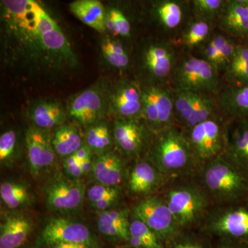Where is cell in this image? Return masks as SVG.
Masks as SVG:
<instances>
[{
	"label": "cell",
	"mask_w": 248,
	"mask_h": 248,
	"mask_svg": "<svg viewBox=\"0 0 248 248\" xmlns=\"http://www.w3.org/2000/svg\"><path fill=\"white\" fill-rule=\"evenodd\" d=\"M201 169L202 188L217 203H231L248 193V176L221 156Z\"/></svg>",
	"instance_id": "cell-4"
},
{
	"label": "cell",
	"mask_w": 248,
	"mask_h": 248,
	"mask_svg": "<svg viewBox=\"0 0 248 248\" xmlns=\"http://www.w3.org/2000/svg\"><path fill=\"white\" fill-rule=\"evenodd\" d=\"M130 220L126 208H112L99 212L97 218L98 231L108 239L128 242Z\"/></svg>",
	"instance_id": "cell-24"
},
{
	"label": "cell",
	"mask_w": 248,
	"mask_h": 248,
	"mask_svg": "<svg viewBox=\"0 0 248 248\" xmlns=\"http://www.w3.org/2000/svg\"><path fill=\"white\" fill-rule=\"evenodd\" d=\"M181 53L172 43L159 39H147L139 46L137 81L141 86H169Z\"/></svg>",
	"instance_id": "cell-3"
},
{
	"label": "cell",
	"mask_w": 248,
	"mask_h": 248,
	"mask_svg": "<svg viewBox=\"0 0 248 248\" xmlns=\"http://www.w3.org/2000/svg\"><path fill=\"white\" fill-rule=\"evenodd\" d=\"M133 215L154 232L165 244L182 233L164 199L158 197L143 199L134 205Z\"/></svg>",
	"instance_id": "cell-10"
},
{
	"label": "cell",
	"mask_w": 248,
	"mask_h": 248,
	"mask_svg": "<svg viewBox=\"0 0 248 248\" xmlns=\"http://www.w3.org/2000/svg\"><path fill=\"white\" fill-rule=\"evenodd\" d=\"M211 248H248V244L231 239H221L215 247Z\"/></svg>",
	"instance_id": "cell-42"
},
{
	"label": "cell",
	"mask_w": 248,
	"mask_h": 248,
	"mask_svg": "<svg viewBox=\"0 0 248 248\" xmlns=\"http://www.w3.org/2000/svg\"><path fill=\"white\" fill-rule=\"evenodd\" d=\"M164 177L150 160L138 161L129 176V190L135 195H150L159 187Z\"/></svg>",
	"instance_id": "cell-22"
},
{
	"label": "cell",
	"mask_w": 248,
	"mask_h": 248,
	"mask_svg": "<svg viewBox=\"0 0 248 248\" xmlns=\"http://www.w3.org/2000/svg\"><path fill=\"white\" fill-rule=\"evenodd\" d=\"M165 248H211L208 240L198 234L180 233L166 244Z\"/></svg>",
	"instance_id": "cell-37"
},
{
	"label": "cell",
	"mask_w": 248,
	"mask_h": 248,
	"mask_svg": "<svg viewBox=\"0 0 248 248\" xmlns=\"http://www.w3.org/2000/svg\"><path fill=\"white\" fill-rule=\"evenodd\" d=\"M66 113L62 104L55 101H42L31 112V120L41 130H50L63 125Z\"/></svg>",
	"instance_id": "cell-28"
},
{
	"label": "cell",
	"mask_w": 248,
	"mask_h": 248,
	"mask_svg": "<svg viewBox=\"0 0 248 248\" xmlns=\"http://www.w3.org/2000/svg\"><path fill=\"white\" fill-rule=\"evenodd\" d=\"M217 99L222 113L228 118L248 120V85L226 86Z\"/></svg>",
	"instance_id": "cell-25"
},
{
	"label": "cell",
	"mask_w": 248,
	"mask_h": 248,
	"mask_svg": "<svg viewBox=\"0 0 248 248\" xmlns=\"http://www.w3.org/2000/svg\"><path fill=\"white\" fill-rule=\"evenodd\" d=\"M93 163V161L92 160V156H90V157L87 158V159H86L84 160V161H81V169H82L84 176L87 175L89 173L92 171Z\"/></svg>",
	"instance_id": "cell-45"
},
{
	"label": "cell",
	"mask_w": 248,
	"mask_h": 248,
	"mask_svg": "<svg viewBox=\"0 0 248 248\" xmlns=\"http://www.w3.org/2000/svg\"><path fill=\"white\" fill-rule=\"evenodd\" d=\"M92 173L97 184L119 187L123 179V161L115 153L107 152L93 160Z\"/></svg>",
	"instance_id": "cell-26"
},
{
	"label": "cell",
	"mask_w": 248,
	"mask_h": 248,
	"mask_svg": "<svg viewBox=\"0 0 248 248\" xmlns=\"http://www.w3.org/2000/svg\"><path fill=\"white\" fill-rule=\"evenodd\" d=\"M107 102L102 93L92 88L79 93L70 103L68 113L83 125L97 124L107 110Z\"/></svg>",
	"instance_id": "cell-19"
},
{
	"label": "cell",
	"mask_w": 248,
	"mask_h": 248,
	"mask_svg": "<svg viewBox=\"0 0 248 248\" xmlns=\"http://www.w3.org/2000/svg\"><path fill=\"white\" fill-rule=\"evenodd\" d=\"M227 119L220 112L192 128L183 130L199 168L223 154Z\"/></svg>",
	"instance_id": "cell-6"
},
{
	"label": "cell",
	"mask_w": 248,
	"mask_h": 248,
	"mask_svg": "<svg viewBox=\"0 0 248 248\" xmlns=\"http://www.w3.org/2000/svg\"><path fill=\"white\" fill-rule=\"evenodd\" d=\"M45 192L46 203L50 208L58 211H72L82 204L85 186L79 181L60 177L53 179Z\"/></svg>",
	"instance_id": "cell-17"
},
{
	"label": "cell",
	"mask_w": 248,
	"mask_h": 248,
	"mask_svg": "<svg viewBox=\"0 0 248 248\" xmlns=\"http://www.w3.org/2000/svg\"><path fill=\"white\" fill-rule=\"evenodd\" d=\"M217 28L240 41L248 36V0H226Z\"/></svg>",
	"instance_id": "cell-20"
},
{
	"label": "cell",
	"mask_w": 248,
	"mask_h": 248,
	"mask_svg": "<svg viewBox=\"0 0 248 248\" xmlns=\"http://www.w3.org/2000/svg\"><path fill=\"white\" fill-rule=\"evenodd\" d=\"M216 29L217 26L213 23L192 16L173 45L181 53L195 55Z\"/></svg>",
	"instance_id": "cell-21"
},
{
	"label": "cell",
	"mask_w": 248,
	"mask_h": 248,
	"mask_svg": "<svg viewBox=\"0 0 248 248\" xmlns=\"http://www.w3.org/2000/svg\"><path fill=\"white\" fill-rule=\"evenodd\" d=\"M51 142L55 154L64 159L74 155L83 145L79 131L71 125L57 128Z\"/></svg>",
	"instance_id": "cell-30"
},
{
	"label": "cell",
	"mask_w": 248,
	"mask_h": 248,
	"mask_svg": "<svg viewBox=\"0 0 248 248\" xmlns=\"http://www.w3.org/2000/svg\"><path fill=\"white\" fill-rule=\"evenodd\" d=\"M63 168L70 179L79 180L80 177L84 176L81 169V161L77 159L74 155L64 159Z\"/></svg>",
	"instance_id": "cell-41"
},
{
	"label": "cell",
	"mask_w": 248,
	"mask_h": 248,
	"mask_svg": "<svg viewBox=\"0 0 248 248\" xmlns=\"http://www.w3.org/2000/svg\"><path fill=\"white\" fill-rule=\"evenodd\" d=\"M109 102L117 120H143L141 86L136 80L120 81L110 94Z\"/></svg>",
	"instance_id": "cell-15"
},
{
	"label": "cell",
	"mask_w": 248,
	"mask_h": 248,
	"mask_svg": "<svg viewBox=\"0 0 248 248\" xmlns=\"http://www.w3.org/2000/svg\"><path fill=\"white\" fill-rule=\"evenodd\" d=\"M28 161L31 174L35 177L53 166L55 153L46 134L35 126L30 127L25 135Z\"/></svg>",
	"instance_id": "cell-18"
},
{
	"label": "cell",
	"mask_w": 248,
	"mask_h": 248,
	"mask_svg": "<svg viewBox=\"0 0 248 248\" xmlns=\"http://www.w3.org/2000/svg\"><path fill=\"white\" fill-rule=\"evenodd\" d=\"M42 242L50 246L58 244H79L97 248L89 228L84 223L55 218L50 220L41 234Z\"/></svg>",
	"instance_id": "cell-14"
},
{
	"label": "cell",
	"mask_w": 248,
	"mask_h": 248,
	"mask_svg": "<svg viewBox=\"0 0 248 248\" xmlns=\"http://www.w3.org/2000/svg\"><path fill=\"white\" fill-rule=\"evenodd\" d=\"M107 14L115 24L120 37L124 38H130L132 37L133 28L131 22L122 10L118 8H111L108 10Z\"/></svg>",
	"instance_id": "cell-39"
},
{
	"label": "cell",
	"mask_w": 248,
	"mask_h": 248,
	"mask_svg": "<svg viewBox=\"0 0 248 248\" xmlns=\"http://www.w3.org/2000/svg\"><path fill=\"white\" fill-rule=\"evenodd\" d=\"M155 38L174 43L192 17L190 0H156L148 7Z\"/></svg>",
	"instance_id": "cell-8"
},
{
	"label": "cell",
	"mask_w": 248,
	"mask_h": 248,
	"mask_svg": "<svg viewBox=\"0 0 248 248\" xmlns=\"http://www.w3.org/2000/svg\"><path fill=\"white\" fill-rule=\"evenodd\" d=\"M32 220L22 214L5 217L0 225V248H18L24 244L32 230Z\"/></svg>",
	"instance_id": "cell-23"
},
{
	"label": "cell",
	"mask_w": 248,
	"mask_h": 248,
	"mask_svg": "<svg viewBox=\"0 0 248 248\" xmlns=\"http://www.w3.org/2000/svg\"><path fill=\"white\" fill-rule=\"evenodd\" d=\"M0 196L9 209L16 210L27 206L31 202L30 191L26 185L16 182H4L0 186Z\"/></svg>",
	"instance_id": "cell-32"
},
{
	"label": "cell",
	"mask_w": 248,
	"mask_h": 248,
	"mask_svg": "<svg viewBox=\"0 0 248 248\" xmlns=\"http://www.w3.org/2000/svg\"><path fill=\"white\" fill-rule=\"evenodd\" d=\"M74 155L76 156L77 159L81 162L90 156H92V151L86 145V143H83L82 146L75 153Z\"/></svg>",
	"instance_id": "cell-43"
},
{
	"label": "cell",
	"mask_w": 248,
	"mask_h": 248,
	"mask_svg": "<svg viewBox=\"0 0 248 248\" xmlns=\"http://www.w3.org/2000/svg\"><path fill=\"white\" fill-rule=\"evenodd\" d=\"M1 22L5 58L14 66L53 78L79 65L71 42L37 1H1Z\"/></svg>",
	"instance_id": "cell-1"
},
{
	"label": "cell",
	"mask_w": 248,
	"mask_h": 248,
	"mask_svg": "<svg viewBox=\"0 0 248 248\" xmlns=\"http://www.w3.org/2000/svg\"><path fill=\"white\" fill-rule=\"evenodd\" d=\"M111 197H121L120 187L97 184L90 187L87 191V198L91 204Z\"/></svg>",
	"instance_id": "cell-40"
},
{
	"label": "cell",
	"mask_w": 248,
	"mask_h": 248,
	"mask_svg": "<svg viewBox=\"0 0 248 248\" xmlns=\"http://www.w3.org/2000/svg\"><path fill=\"white\" fill-rule=\"evenodd\" d=\"M50 248H97L88 245L79 244H58L49 246Z\"/></svg>",
	"instance_id": "cell-44"
},
{
	"label": "cell",
	"mask_w": 248,
	"mask_h": 248,
	"mask_svg": "<svg viewBox=\"0 0 248 248\" xmlns=\"http://www.w3.org/2000/svg\"><path fill=\"white\" fill-rule=\"evenodd\" d=\"M103 55L109 63L118 69H126L130 58L124 46L119 40L106 38L102 44Z\"/></svg>",
	"instance_id": "cell-34"
},
{
	"label": "cell",
	"mask_w": 248,
	"mask_h": 248,
	"mask_svg": "<svg viewBox=\"0 0 248 248\" xmlns=\"http://www.w3.org/2000/svg\"><path fill=\"white\" fill-rule=\"evenodd\" d=\"M17 144V135L14 130H7L0 137V161L3 166H9L14 158Z\"/></svg>",
	"instance_id": "cell-38"
},
{
	"label": "cell",
	"mask_w": 248,
	"mask_h": 248,
	"mask_svg": "<svg viewBox=\"0 0 248 248\" xmlns=\"http://www.w3.org/2000/svg\"><path fill=\"white\" fill-rule=\"evenodd\" d=\"M221 156L248 176V120L227 119Z\"/></svg>",
	"instance_id": "cell-16"
},
{
	"label": "cell",
	"mask_w": 248,
	"mask_h": 248,
	"mask_svg": "<svg viewBox=\"0 0 248 248\" xmlns=\"http://www.w3.org/2000/svg\"><path fill=\"white\" fill-rule=\"evenodd\" d=\"M244 42H246V43L248 44V36L247 37H246V39H245V40H244Z\"/></svg>",
	"instance_id": "cell-46"
},
{
	"label": "cell",
	"mask_w": 248,
	"mask_h": 248,
	"mask_svg": "<svg viewBox=\"0 0 248 248\" xmlns=\"http://www.w3.org/2000/svg\"><path fill=\"white\" fill-rule=\"evenodd\" d=\"M143 120L153 133L175 125L172 89L170 86H141Z\"/></svg>",
	"instance_id": "cell-11"
},
{
	"label": "cell",
	"mask_w": 248,
	"mask_h": 248,
	"mask_svg": "<svg viewBox=\"0 0 248 248\" xmlns=\"http://www.w3.org/2000/svg\"><path fill=\"white\" fill-rule=\"evenodd\" d=\"M224 87L248 85V44L241 41L222 76Z\"/></svg>",
	"instance_id": "cell-29"
},
{
	"label": "cell",
	"mask_w": 248,
	"mask_h": 248,
	"mask_svg": "<svg viewBox=\"0 0 248 248\" xmlns=\"http://www.w3.org/2000/svg\"><path fill=\"white\" fill-rule=\"evenodd\" d=\"M86 143L92 153L100 155L108 152L112 143V138L107 124H96L86 132Z\"/></svg>",
	"instance_id": "cell-33"
},
{
	"label": "cell",
	"mask_w": 248,
	"mask_h": 248,
	"mask_svg": "<svg viewBox=\"0 0 248 248\" xmlns=\"http://www.w3.org/2000/svg\"><path fill=\"white\" fill-rule=\"evenodd\" d=\"M143 120H116L113 138L120 151L129 157H135L145 151H149L154 138Z\"/></svg>",
	"instance_id": "cell-12"
},
{
	"label": "cell",
	"mask_w": 248,
	"mask_h": 248,
	"mask_svg": "<svg viewBox=\"0 0 248 248\" xmlns=\"http://www.w3.org/2000/svg\"><path fill=\"white\" fill-rule=\"evenodd\" d=\"M129 233L128 242L134 248H165L157 235L133 215L130 220Z\"/></svg>",
	"instance_id": "cell-31"
},
{
	"label": "cell",
	"mask_w": 248,
	"mask_h": 248,
	"mask_svg": "<svg viewBox=\"0 0 248 248\" xmlns=\"http://www.w3.org/2000/svg\"><path fill=\"white\" fill-rule=\"evenodd\" d=\"M171 89L174 122L182 130L192 128L221 112L215 96L197 91Z\"/></svg>",
	"instance_id": "cell-9"
},
{
	"label": "cell",
	"mask_w": 248,
	"mask_h": 248,
	"mask_svg": "<svg viewBox=\"0 0 248 248\" xmlns=\"http://www.w3.org/2000/svg\"><path fill=\"white\" fill-rule=\"evenodd\" d=\"M206 231L221 239L248 244V206L231 207L216 212L207 221Z\"/></svg>",
	"instance_id": "cell-13"
},
{
	"label": "cell",
	"mask_w": 248,
	"mask_h": 248,
	"mask_svg": "<svg viewBox=\"0 0 248 248\" xmlns=\"http://www.w3.org/2000/svg\"><path fill=\"white\" fill-rule=\"evenodd\" d=\"M193 17L200 18L217 26L226 0H190Z\"/></svg>",
	"instance_id": "cell-35"
},
{
	"label": "cell",
	"mask_w": 248,
	"mask_h": 248,
	"mask_svg": "<svg viewBox=\"0 0 248 248\" xmlns=\"http://www.w3.org/2000/svg\"><path fill=\"white\" fill-rule=\"evenodd\" d=\"M72 14L86 25L97 32L107 30L105 19L107 13L102 3L98 0H76L69 4Z\"/></svg>",
	"instance_id": "cell-27"
},
{
	"label": "cell",
	"mask_w": 248,
	"mask_h": 248,
	"mask_svg": "<svg viewBox=\"0 0 248 248\" xmlns=\"http://www.w3.org/2000/svg\"><path fill=\"white\" fill-rule=\"evenodd\" d=\"M164 200L182 231L197 224L205 216L209 203L203 188L191 184L172 187Z\"/></svg>",
	"instance_id": "cell-7"
},
{
	"label": "cell",
	"mask_w": 248,
	"mask_h": 248,
	"mask_svg": "<svg viewBox=\"0 0 248 248\" xmlns=\"http://www.w3.org/2000/svg\"><path fill=\"white\" fill-rule=\"evenodd\" d=\"M150 161L164 177H177L199 168L182 128L174 125L155 134Z\"/></svg>",
	"instance_id": "cell-2"
},
{
	"label": "cell",
	"mask_w": 248,
	"mask_h": 248,
	"mask_svg": "<svg viewBox=\"0 0 248 248\" xmlns=\"http://www.w3.org/2000/svg\"><path fill=\"white\" fill-rule=\"evenodd\" d=\"M169 86L172 89L197 91L217 97L224 84L221 75L210 62L193 54L181 53Z\"/></svg>",
	"instance_id": "cell-5"
},
{
	"label": "cell",
	"mask_w": 248,
	"mask_h": 248,
	"mask_svg": "<svg viewBox=\"0 0 248 248\" xmlns=\"http://www.w3.org/2000/svg\"><path fill=\"white\" fill-rule=\"evenodd\" d=\"M229 37L230 36L217 28L208 42L200 48L195 55L210 62L217 68L218 54Z\"/></svg>",
	"instance_id": "cell-36"
}]
</instances>
